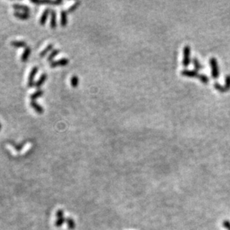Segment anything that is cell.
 Here are the masks:
<instances>
[{
  "mask_svg": "<svg viewBox=\"0 0 230 230\" xmlns=\"http://www.w3.org/2000/svg\"><path fill=\"white\" fill-rule=\"evenodd\" d=\"M210 66L212 68V75L214 78H217L219 77V67H218V63L217 59L215 57H212L209 59Z\"/></svg>",
  "mask_w": 230,
  "mask_h": 230,
  "instance_id": "obj_1",
  "label": "cell"
},
{
  "mask_svg": "<svg viewBox=\"0 0 230 230\" xmlns=\"http://www.w3.org/2000/svg\"><path fill=\"white\" fill-rule=\"evenodd\" d=\"M214 86L218 91L221 92H227L230 89V75H228L226 76V80H225V85L224 86H222L219 84V83L215 82L214 84Z\"/></svg>",
  "mask_w": 230,
  "mask_h": 230,
  "instance_id": "obj_2",
  "label": "cell"
},
{
  "mask_svg": "<svg viewBox=\"0 0 230 230\" xmlns=\"http://www.w3.org/2000/svg\"><path fill=\"white\" fill-rule=\"evenodd\" d=\"M183 53H184V56H183V61L182 63L185 66L189 65L191 62L190 55H191V47L189 45H186L183 49Z\"/></svg>",
  "mask_w": 230,
  "mask_h": 230,
  "instance_id": "obj_3",
  "label": "cell"
},
{
  "mask_svg": "<svg viewBox=\"0 0 230 230\" xmlns=\"http://www.w3.org/2000/svg\"><path fill=\"white\" fill-rule=\"evenodd\" d=\"M38 71V68L37 66H34V68L32 69V71H31L30 74H29V80H28L29 87H32V86H34V84H35V83L34 82V76H35Z\"/></svg>",
  "mask_w": 230,
  "mask_h": 230,
  "instance_id": "obj_4",
  "label": "cell"
},
{
  "mask_svg": "<svg viewBox=\"0 0 230 230\" xmlns=\"http://www.w3.org/2000/svg\"><path fill=\"white\" fill-rule=\"evenodd\" d=\"M31 2L36 4V5H60L62 3V0H56V1H45V0H32Z\"/></svg>",
  "mask_w": 230,
  "mask_h": 230,
  "instance_id": "obj_5",
  "label": "cell"
},
{
  "mask_svg": "<svg viewBox=\"0 0 230 230\" xmlns=\"http://www.w3.org/2000/svg\"><path fill=\"white\" fill-rule=\"evenodd\" d=\"M68 63H69V60L64 57V58H61L58 60V61L51 62V63H50V67L55 68V67L60 66H66L67 64H68Z\"/></svg>",
  "mask_w": 230,
  "mask_h": 230,
  "instance_id": "obj_6",
  "label": "cell"
},
{
  "mask_svg": "<svg viewBox=\"0 0 230 230\" xmlns=\"http://www.w3.org/2000/svg\"><path fill=\"white\" fill-rule=\"evenodd\" d=\"M181 73L182 75H186V76H190V77H194L196 76L199 78L200 76V73H199L197 70L196 69H183L181 71Z\"/></svg>",
  "mask_w": 230,
  "mask_h": 230,
  "instance_id": "obj_7",
  "label": "cell"
},
{
  "mask_svg": "<svg viewBox=\"0 0 230 230\" xmlns=\"http://www.w3.org/2000/svg\"><path fill=\"white\" fill-rule=\"evenodd\" d=\"M50 14H51V20H50V27L52 28H55L57 27V13L55 11L50 10Z\"/></svg>",
  "mask_w": 230,
  "mask_h": 230,
  "instance_id": "obj_8",
  "label": "cell"
},
{
  "mask_svg": "<svg viewBox=\"0 0 230 230\" xmlns=\"http://www.w3.org/2000/svg\"><path fill=\"white\" fill-rule=\"evenodd\" d=\"M13 8L16 9L17 11H22L24 13H29L30 12V8L25 5H20V4H14L13 5Z\"/></svg>",
  "mask_w": 230,
  "mask_h": 230,
  "instance_id": "obj_9",
  "label": "cell"
},
{
  "mask_svg": "<svg viewBox=\"0 0 230 230\" xmlns=\"http://www.w3.org/2000/svg\"><path fill=\"white\" fill-rule=\"evenodd\" d=\"M30 104H31V106H32V107L33 108V109L35 110V111L38 113L42 114L43 113H44V108H43L40 105H39V104L37 103L36 101H34V100H32Z\"/></svg>",
  "mask_w": 230,
  "mask_h": 230,
  "instance_id": "obj_10",
  "label": "cell"
},
{
  "mask_svg": "<svg viewBox=\"0 0 230 230\" xmlns=\"http://www.w3.org/2000/svg\"><path fill=\"white\" fill-rule=\"evenodd\" d=\"M31 51H32V50H31V48L29 47V46H26V47L25 48L24 51H23L22 57H21V61L23 62H26L28 61L29 56H30Z\"/></svg>",
  "mask_w": 230,
  "mask_h": 230,
  "instance_id": "obj_11",
  "label": "cell"
},
{
  "mask_svg": "<svg viewBox=\"0 0 230 230\" xmlns=\"http://www.w3.org/2000/svg\"><path fill=\"white\" fill-rule=\"evenodd\" d=\"M13 16L16 17L17 18L19 19V20H29V17H30V14L27 13H21V12H14L13 13Z\"/></svg>",
  "mask_w": 230,
  "mask_h": 230,
  "instance_id": "obj_12",
  "label": "cell"
},
{
  "mask_svg": "<svg viewBox=\"0 0 230 230\" xmlns=\"http://www.w3.org/2000/svg\"><path fill=\"white\" fill-rule=\"evenodd\" d=\"M61 25L62 27H65L67 25V11H61Z\"/></svg>",
  "mask_w": 230,
  "mask_h": 230,
  "instance_id": "obj_13",
  "label": "cell"
},
{
  "mask_svg": "<svg viewBox=\"0 0 230 230\" xmlns=\"http://www.w3.org/2000/svg\"><path fill=\"white\" fill-rule=\"evenodd\" d=\"M50 10L51 9H49L46 8V10H44V13H43L41 17H40V23L41 26H44L45 23L46 22V20H47V17L49 16V13H50Z\"/></svg>",
  "mask_w": 230,
  "mask_h": 230,
  "instance_id": "obj_14",
  "label": "cell"
},
{
  "mask_svg": "<svg viewBox=\"0 0 230 230\" xmlns=\"http://www.w3.org/2000/svg\"><path fill=\"white\" fill-rule=\"evenodd\" d=\"M46 78H47V75L43 74L41 76H40V78L38 79V81H37V82H35V84H34V86H36L37 88H40V86H41L42 85L44 84L45 81H46Z\"/></svg>",
  "mask_w": 230,
  "mask_h": 230,
  "instance_id": "obj_15",
  "label": "cell"
},
{
  "mask_svg": "<svg viewBox=\"0 0 230 230\" xmlns=\"http://www.w3.org/2000/svg\"><path fill=\"white\" fill-rule=\"evenodd\" d=\"M11 45L17 48H22V47L26 48L27 46L26 42L23 41V40H15V41H12L11 42Z\"/></svg>",
  "mask_w": 230,
  "mask_h": 230,
  "instance_id": "obj_16",
  "label": "cell"
},
{
  "mask_svg": "<svg viewBox=\"0 0 230 230\" xmlns=\"http://www.w3.org/2000/svg\"><path fill=\"white\" fill-rule=\"evenodd\" d=\"M43 95H44V91L38 90V91H36L34 93L31 95L30 98H31V100H34V101H35L36 99H38V98L41 97Z\"/></svg>",
  "mask_w": 230,
  "mask_h": 230,
  "instance_id": "obj_17",
  "label": "cell"
},
{
  "mask_svg": "<svg viewBox=\"0 0 230 230\" xmlns=\"http://www.w3.org/2000/svg\"><path fill=\"white\" fill-rule=\"evenodd\" d=\"M52 48H53V44H50V45H48L47 47L45 48V49L43 50L41 52H40V57H44V56L46 55V54H48L49 52L51 51V50L52 49Z\"/></svg>",
  "mask_w": 230,
  "mask_h": 230,
  "instance_id": "obj_18",
  "label": "cell"
},
{
  "mask_svg": "<svg viewBox=\"0 0 230 230\" xmlns=\"http://www.w3.org/2000/svg\"><path fill=\"white\" fill-rule=\"evenodd\" d=\"M66 221H67L68 229H71V230H73L74 229H75L76 223H75V222H74V220L72 219V218H67V219L66 220Z\"/></svg>",
  "mask_w": 230,
  "mask_h": 230,
  "instance_id": "obj_19",
  "label": "cell"
},
{
  "mask_svg": "<svg viewBox=\"0 0 230 230\" xmlns=\"http://www.w3.org/2000/svg\"><path fill=\"white\" fill-rule=\"evenodd\" d=\"M59 52H60L59 49L53 50V51H52L51 53L50 54V55H49V57L47 58V61H49V62L52 61V60H53V58L55 57H56V56H57L58 54H59Z\"/></svg>",
  "mask_w": 230,
  "mask_h": 230,
  "instance_id": "obj_20",
  "label": "cell"
},
{
  "mask_svg": "<svg viewBox=\"0 0 230 230\" xmlns=\"http://www.w3.org/2000/svg\"><path fill=\"white\" fill-rule=\"evenodd\" d=\"M193 63H194L195 68H196V69H200L203 68V65H202V63H200V61H199L197 57H194V58H193Z\"/></svg>",
  "mask_w": 230,
  "mask_h": 230,
  "instance_id": "obj_21",
  "label": "cell"
},
{
  "mask_svg": "<svg viewBox=\"0 0 230 230\" xmlns=\"http://www.w3.org/2000/svg\"><path fill=\"white\" fill-rule=\"evenodd\" d=\"M71 83L73 87H76L78 84H79V78H78V76H76V75H73L71 78Z\"/></svg>",
  "mask_w": 230,
  "mask_h": 230,
  "instance_id": "obj_22",
  "label": "cell"
},
{
  "mask_svg": "<svg viewBox=\"0 0 230 230\" xmlns=\"http://www.w3.org/2000/svg\"><path fill=\"white\" fill-rule=\"evenodd\" d=\"M80 4H81V2H79V1H77V2H76L75 3H73V5H72L71 6L68 8V10L67 11V13H71V12H73V11H75L76 9L79 7V5H80Z\"/></svg>",
  "mask_w": 230,
  "mask_h": 230,
  "instance_id": "obj_23",
  "label": "cell"
},
{
  "mask_svg": "<svg viewBox=\"0 0 230 230\" xmlns=\"http://www.w3.org/2000/svg\"><path fill=\"white\" fill-rule=\"evenodd\" d=\"M65 221H66V220H65V218H58V220H56V222H55V226H56V227H61V226L63 225L64 223H65Z\"/></svg>",
  "mask_w": 230,
  "mask_h": 230,
  "instance_id": "obj_24",
  "label": "cell"
},
{
  "mask_svg": "<svg viewBox=\"0 0 230 230\" xmlns=\"http://www.w3.org/2000/svg\"><path fill=\"white\" fill-rule=\"evenodd\" d=\"M223 226L225 229H227V230H230V222L229 221V220H224V221L223 222Z\"/></svg>",
  "mask_w": 230,
  "mask_h": 230,
  "instance_id": "obj_25",
  "label": "cell"
},
{
  "mask_svg": "<svg viewBox=\"0 0 230 230\" xmlns=\"http://www.w3.org/2000/svg\"><path fill=\"white\" fill-rule=\"evenodd\" d=\"M56 216H57L58 218H64V212L62 210H58L56 213Z\"/></svg>",
  "mask_w": 230,
  "mask_h": 230,
  "instance_id": "obj_26",
  "label": "cell"
},
{
  "mask_svg": "<svg viewBox=\"0 0 230 230\" xmlns=\"http://www.w3.org/2000/svg\"><path fill=\"white\" fill-rule=\"evenodd\" d=\"M1 127H2V125H1V124H0V129H1Z\"/></svg>",
  "mask_w": 230,
  "mask_h": 230,
  "instance_id": "obj_27",
  "label": "cell"
}]
</instances>
